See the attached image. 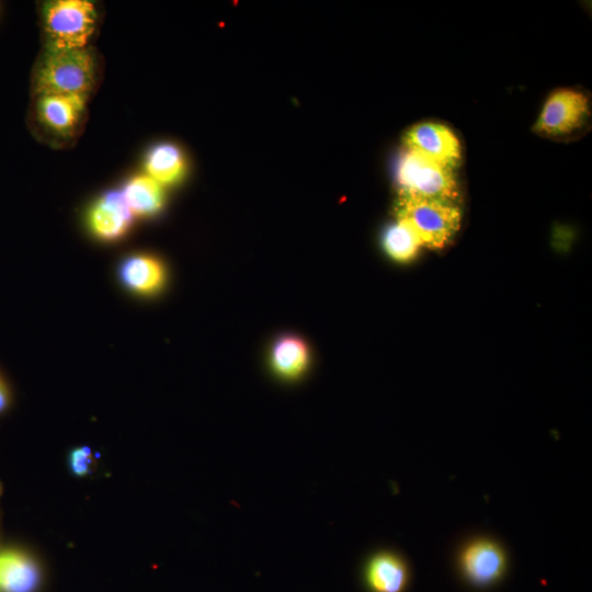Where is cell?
Listing matches in <instances>:
<instances>
[{"label": "cell", "mask_w": 592, "mask_h": 592, "mask_svg": "<svg viewBox=\"0 0 592 592\" xmlns=\"http://www.w3.org/2000/svg\"><path fill=\"white\" fill-rule=\"evenodd\" d=\"M94 77V57L87 48H47L34 75V89L38 96L61 94L87 99Z\"/></svg>", "instance_id": "1"}, {"label": "cell", "mask_w": 592, "mask_h": 592, "mask_svg": "<svg viewBox=\"0 0 592 592\" xmlns=\"http://www.w3.org/2000/svg\"><path fill=\"white\" fill-rule=\"evenodd\" d=\"M397 219L407 224L420 240L421 247L445 248L458 232L462 210L456 203L440 200L399 196Z\"/></svg>", "instance_id": "2"}, {"label": "cell", "mask_w": 592, "mask_h": 592, "mask_svg": "<svg viewBox=\"0 0 592 592\" xmlns=\"http://www.w3.org/2000/svg\"><path fill=\"white\" fill-rule=\"evenodd\" d=\"M399 196L440 200L456 203L459 186L455 170L443 167L407 149L396 167Z\"/></svg>", "instance_id": "3"}, {"label": "cell", "mask_w": 592, "mask_h": 592, "mask_svg": "<svg viewBox=\"0 0 592 592\" xmlns=\"http://www.w3.org/2000/svg\"><path fill=\"white\" fill-rule=\"evenodd\" d=\"M96 11L93 3L86 0H56L44 9V27L48 48H86L93 34Z\"/></svg>", "instance_id": "4"}, {"label": "cell", "mask_w": 592, "mask_h": 592, "mask_svg": "<svg viewBox=\"0 0 592 592\" xmlns=\"http://www.w3.org/2000/svg\"><path fill=\"white\" fill-rule=\"evenodd\" d=\"M590 117L588 96L572 88H560L546 99L534 132L545 137H565L585 125Z\"/></svg>", "instance_id": "5"}, {"label": "cell", "mask_w": 592, "mask_h": 592, "mask_svg": "<svg viewBox=\"0 0 592 592\" xmlns=\"http://www.w3.org/2000/svg\"><path fill=\"white\" fill-rule=\"evenodd\" d=\"M406 148L455 170L462 160V146L455 133L444 124L420 122L405 134Z\"/></svg>", "instance_id": "6"}, {"label": "cell", "mask_w": 592, "mask_h": 592, "mask_svg": "<svg viewBox=\"0 0 592 592\" xmlns=\"http://www.w3.org/2000/svg\"><path fill=\"white\" fill-rule=\"evenodd\" d=\"M133 216L122 191H111L94 202L88 214V224L96 237L113 241L126 234Z\"/></svg>", "instance_id": "7"}, {"label": "cell", "mask_w": 592, "mask_h": 592, "mask_svg": "<svg viewBox=\"0 0 592 592\" xmlns=\"http://www.w3.org/2000/svg\"><path fill=\"white\" fill-rule=\"evenodd\" d=\"M502 548L489 539L468 544L462 553V568L468 579L477 584H489L499 579L505 569Z\"/></svg>", "instance_id": "8"}, {"label": "cell", "mask_w": 592, "mask_h": 592, "mask_svg": "<svg viewBox=\"0 0 592 592\" xmlns=\"http://www.w3.org/2000/svg\"><path fill=\"white\" fill-rule=\"evenodd\" d=\"M86 101V98L78 95H39L37 101L38 118L49 130L67 135L79 123Z\"/></svg>", "instance_id": "9"}, {"label": "cell", "mask_w": 592, "mask_h": 592, "mask_svg": "<svg viewBox=\"0 0 592 592\" xmlns=\"http://www.w3.org/2000/svg\"><path fill=\"white\" fill-rule=\"evenodd\" d=\"M119 277L128 289L149 295L162 287L166 270L158 259L147 254H136L121 264Z\"/></svg>", "instance_id": "10"}, {"label": "cell", "mask_w": 592, "mask_h": 592, "mask_svg": "<svg viewBox=\"0 0 592 592\" xmlns=\"http://www.w3.org/2000/svg\"><path fill=\"white\" fill-rule=\"evenodd\" d=\"M309 362V348L299 337L285 334L272 344L270 364L275 374L282 378H298L306 372Z\"/></svg>", "instance_id": "11"}, {"label": "cell", "mask_w": 592, "mask_h": 592, "mask_svg": "<svg viewBox=\"0 0 592 592\" xmlns=\"http://www.w3.org/2000/svg\"><path fill=\"white\" fill-rule=\"evenodd\" d=\"M39 571L31 557L18 550L0 553V592H33Z\"/></svg>", "instance_id": "12"}, {"label": "cell", "mask_w": 592, "mask_h": 592, "mask_svg": "<svg viewBox=\"0 0 592 592\" xmlns=\"http://www.w3.org/2000/svg\"><path fill=\"white\" fill-rule=\"evenodd\" d=\"M366 580L374 592H401L408 580L407 567L396 555L380 553L369 560Z\"/></svg>", "instance_id": "13"}, {"label": "cell", "mask_w": 592, "mask_h": 592, "mask_svg": "<svg viewBox=\"0 0 592 592\" xmlns=\"http://www.w3.org/2000/svg\"><path fill=\"white\" fill-rule=\"evenodd\" d=\"M147 175L159 184H172L179 181L185 171L182 151L173 144H159L150 149L146 157Z\"/></svg>", "instance_id": "14"}, {"label": "cell", "mask_w": 592, "mask_h": 592, "mask_svg": "<svg viewBox=\"0 0 592 592\" xmlns=\"http://www.w3.org/2000/svg\"><path fill=\"white\" fill-rule=\"evenodd\" d=\"M122 193L133 215L151 216L163 206L162 185L147 174L130 179Z\"/></svg>", "instance_id": "15"}, {"label": "cell", "mask_w": 592, "mask_h": 592, "mask_svg": "<svg viewBox=\"0 0 592 592\" xmlns=\"http://www.w3.org/2000/svg\"><path fill=\"white\" fill-rule=\"evenodd\" d=\"M383 247L392 260L407 262L418 254L421 243L413 230L397 219L386 228L383 235Z\"/></svg>", "instance_id": "16"}, {"label": "cell", "mask_w": 592, "mask_h": 592, "mask_svg": "<svg viewBox=\"0 0 592 592\" xmlns=\"http://www.w3.org/2000/svg\"><path fill=\"white\" fill-rule=\"evenodd\" d=\"M91 449L88 446L75 448L69 457L72 471L78 476H83L90 471L92 464Z\"/></svg>", "instance_id": "17"}, {"label": "cell", "mask_w": 592, "mask_h": 592, "mask_svg": "<svg viewBox=\"0 0 592 592\" xmlns=\"http://www.w3.org/2000/svg\"><path fill=\"white\" fill-rule=\"evenodd\" d=\"M9 403V391L3 382L0 383V412H2Z\"/></svg>", "instance_id": "18"}, {"label": "cell", "mask_w": 592, "mask_h": 592, "mask_svg": "<svg viewBox=\"0 0 592 592\" xmlns=\"http://www.w3.org/2000/svg\"><path fill=\"white\" fill-rule=\"evenodd\" d=\"M2 382V379L0 378V383Z\"/></svg>", "instance_id": "19"}]
</instances>
